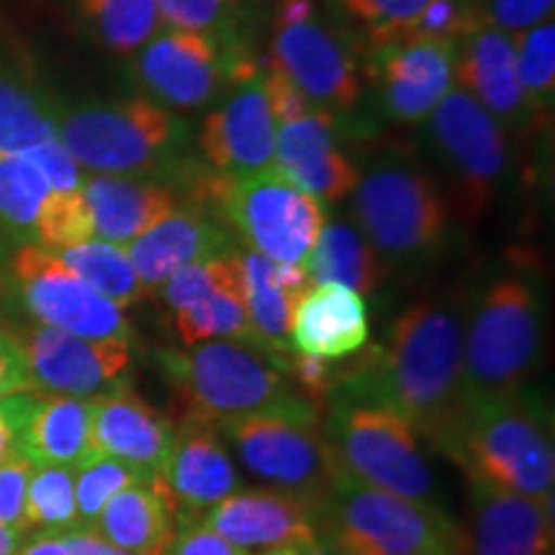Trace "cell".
I'll return each mask as SVG.
<instances>
[{
  "instance_id": "8",
  "label": "cell",
  "mask_w": 555,
  "mask_h": 555,
  "mask_svg": "<svg viewBox=\"0 0 555 555\" xmlns=\"http://www.w3.org/2000/svg\"><path fill=\"white\" fill-rule=\"evenodd\" d=\"M352 208L360 232L386 262H422L448 242V201L409 159H378L360 172Z\"/></svg>"
},
{
  "instance_id": "32",
  "label": "cell",
  "mask_w": 555,
  "mask_h": 555,
  "mask_svg": "<svg viewBox=\"0 0 555 555\" xmlns=\"http://www.w3.org/2000/svg\"><path fill=\"white\" fill-rule=\"evenodd\" d=\"M90 37L116 57L134 54L163 31L155 0H78Z\"/></svg>"
},
{
  "instance_id": "9",
  "label": "cell",
  "mask_w": 555,
  "mask_h": 555,
  "mask_svg": "<svg viewBox=\"0 0 555 555\" xmlns=\"http://www.w3.org/2000/svg\"><path fill=\"white\" fill-rule=\"evenodd\" d=\"M322 429L339 466L356 481L435 504V476L414 427L391 409L330 399Z\"/></svg>"
},
{
  "instance_id": "1",
  "label": "cell",
  "mask_w": 555,
  "mask_h": 555,
  "mask_svg": "<svg viewBox=\"0 0 555 555\" xmlns=\"http://www.w3.org/2000/svg\"><path fill=\"white\" fill-rule=\"evenodd\" d=\"M347 360L330 399L391 409L435 446L461 414L463 319L446 301L412 304L393 319L384 343Z\"/></svg>"
},
{
  "instance_id": "18",
  "label": "cell",
  "mask_w": 555,
  "mask_h": 555,
  "mask_svg": "<svg viewBox=\"0 0 555 555\" xmlns=\"http://www.w3.org/2000/svg\"><path fill=\"white\" fill-rule=\"evenodd\" d=\"M453 86L466 90L504 131L525 134L538 124L519 82L512 34L486 21H478L455 44Z\"/></svg>"
},
{
  "instance_id": "40",
  "label": "cell",
  "mask_w": 555,
  "mask_h": 555,
  "mask_svg": "<svg viewBox=\"0 0 555 555\" xmlns=\"http://www.w3.org/2000/svg\"><path fill=\"white\" fill-rule=\"evenodd\" d=\"M90 237H93V227H90L82 191H52L39 214L34 242L47 249H65Z\"/></svg>"
},
{
  "instance_id": "41",
  "label": "cell",
  "mask_w": 555,
  "mask_h": 555,
  "mask_svg": "<svg viewBox=\"0 0 555 555\" xmlns=\"http://www.w3.org/2000/svg\"><path fill=\"white\" fill-rule=\"evenodd\" d=\"M163 26L224 37L234 21V0H155Z\"/></svg>"
},
{
  "instance_id": "39",
  "label": "cell",
  "mask_w": 555,
  "mask_h": 555,
  "mask_svg": "<svg viewBox=\"0 0 555 555\" xmlns=\"http://www.w3.org/2000/svg\"><path fill=\"white\" fill-rule=\"evenodd\" d=\"M139 481L147 478L108 455H93L80 468H75V502H78L80 525L93 527L108 499Z\"/></svg>"
},
{
  "instance_id": "51",
  "label": "cell",
  "mask_w": 555,
  "mask_h": 555,
  "mask_svg": "<svg viewBox=\"0 0 555 555\" xmlns=\"http://www.w3.org/2000/svg\"><path fill=\"white\" fill-rule=\"evenodd\" d=\"M16 555H69L65 547V540H62V532H50L39 530L31 540H26L24 545L18 547Z\"/></svg>"
},
{
  "instance_id": "7",
  "label": "cell",
  "mask_w": 555,
  "mask_h": 555,
  "mask_svg": "<svg viewBox=\"0 0 555 555\" xmlns=\"http://www.w3.org/2000/svg\"><path fill=\"white\" fill-rule=\"evenodd\" d=\"M317 535L347 555H466V532L440 506L347 474L317 506Z\"/></svg>"
},
{
  "instance_id": "35",
  "label": "cell",
  "mask_w": 555,
  "mask_h": 555,
  "mask_svg": "<svg viewBox=\"0 0 555 555\" xmlns=\"http://www.w3.org/2000/svg\"><path fill=\"white\" fill-rule=\"evenodd\" d=\"M54 131V108L29 86L0 73V157L24 155Z\"/></svg>"
},
{
  "instance_id": "5",
  "label": "cell",
  "mask_w": 555,
  "mask_h": 555,
  "mask_svg": "<svg viewBox=\"0 0 555 555\" xmlns=\"http://www.w3.org/2000/svg\"><path fill=\"white\" fill-rule=\"evenodd\" d=\"M178 183L191 185L198 208L211 206L214 217L234 229L253 253L281 266H304L319 232L327 224V206L275 168L249 176L183 170Z\"/></svg>"
},
{
  "instance_id": "10",
  "label": "cell",
  "mask_w": 555,
  "mask_h": 555,
  "mask_svg": "<svg viewBox=\"0 0 555 555\" xmlns=\"http://www.w3.org/2000/svg\"><path fill=\"white\" fill-rule=\"evenodd\" d=\"M358 47L330 16L322 0H278L270 65L319 108L332 114L352 111L363 99Z\"/></svg>"
},
{
  "instance_id": "2",
  "label": "cell",
  "mask_w": 555,
  "mask_h": 555,
  "mask_svg": "<svg viewBox=\"0 0 555 555\" xmlns=\"http://www.w3.org/2000/svg\"><path fill=\"white\" fill-rule=\"evenodd\" d=\"M152 360L170 388L176 420H201L214 427L247 414L322 422V412L296 391L281 360L253 345L208 339L159 347Z\"/></svg>"
},
{
  "instance_id": "12",
  "label": "cell",
  "mask_w": 555,
  "mask_h": 555,
  "mask_svg": "<svg viewBox=\"0 0 555 555\" xmlns=\"http://www.w3.org/2000/svg\"><path fill=\"white\" fill-rule=\"evenodd\" d=\"M217 429L249 474L317 506L345 474L322 422L247 414L219 422Z\"/></svg>"
},
{
  "instance_id": "19",
  "label": "cell",
  "mask_w": 555,
  "mask_h": 555,
  "mask_svg": "<svg viewBox=\"0 0 555 555\" xmlns=\"http://www.w3.org/2000/svg\"><path fill=\"white\" fill-rule=\"evenodd\" d=\"M159 481L176 504V522L201 519L211 506L242 489L240 470L219 429L201 420L172 422V440Z\"/></svg>"
},
{
  "instance_id": "26",
  "label": "cell",
  "mask_w": 555,
  "mask_h": 555,
  "mask_svg": "<svg viewBox=\"0 0 555 555\" xmlns=\"http://www.w3.org/2000/svg\"><path fill=\"white\" fill-rule=\"evenodd\" d=\"M80 191L93 237L119 247L131 245L139 234H144L178 208L176 191L152 178L88 172L82 176Z\"/></svg>"
},
{
  "instance_id": "21",
  "label": "cell",
  "mask_w": 555,
  "mask_h": 555,
  "mask_svg": "<svg viewBox=\"0 0 555 555\" xmlns=\"http://www.w3.org/2000/svg\"><path fill=\"white\" fill-rule=\"evenodd\" d=\"M201 522L255 555L311 543L317 538V504L273 486L240 489L211 506Z\"/></svg>"
},
{
  "instance_id": "29",
  "label": "cell",
  "mask_w": 555,
  "mask_h": 555,
  "mask_svg": "<svg viewBox=\"0 0 555 555\" xmlns=\"http://www.w3.org/2000/svg\"><path fill=\"white\" fill-rule=\"evenodd\" d=\"M93 399L44 397L37 393L34 409L18 437V453L34 466L80 468L93 457Z\"/></svg>"
},
{
  "instance_id": "37",
  "label": "cell",
  "mask_w": 555,
  "mask_h": 555,
  "mask_svg": "<svg viewBox=\"0 0 555 555\" xmlns=\"http://www.w3.org/2000/svg\"><path fill=\"white\" fill-rule=\"evenodd\" d=\"M512 41L519 82L538 124H543L555 106V21L545 18L530 29L512 34Z\"/></svg>"
},
{
  "instance_id": "14",
  "label": "cell",
  "mask_w": 555,
  "mask_h": 555,
  "mask_svg": "<svg viewBox=\"0 0 555 555\" xmlns=\"http://www.w3.org/2000/svg\"><path fill=\"white\" fill-rule=\"evenodd\" d=\"M9 270L21 309L41 327L90 339H134L124 309L80 281L52 249L24 242Z\"/></svg>"
},
{
  "instance_id": "17",
  "label": "cell",
  "mask_w": 555,
  "mask_h": 555,
  "mask_svg": "<svg viewBox=\"0 0 555 555\" xmlns=\"http://www.w3.org/2000/svg\"><path fill=\"white\" fill-rule=\"evenodd\" d=\"M275 129L260 69L208 111L198 129V150L211 170L249 176L273 168Z\"/></svg>"
},
{
  "instance_id": "48",
  "label": "cell",
  "mask_w": 555,
  "mask_h": 555,
  "mask_svg": "<svg viewBox=\"0 0 555 555\" xmlns=\"http://www.w3.org/2000/svg\"><path fill=\"white\" fill-rule=\"evenodd\" d=\"M37 393L21 391L0 399V463L9 457L13 450H18V437L29 420Z\"/></svg>"
},
{
  "instance_id": "42",
  "label": "cell",
  "mask_w": 555,
  "mask_h": 555,
  "mask_svg": "<svg viewBox=\"0 0 555 555\" xmlns=\"http://www.w3.org/2000/svg\"><path fill=\"white\" fill-rule=\"evenodd\" d=\"M281 367L291 384H294L296 391L301 393L309 404H314L319 412H324L337 376V367L332 365V360L304 356V352L291 350L288 356L281 360Z\"/></svg>"
},
{
  "instance_id": "27",
  "label": "cell",
  "mask_w": 555,
  "mask_h": 555,
  "mask_svg": "<svg viewBox=\"0 0 555 555\" xmlns=\"http://www.w3.org/2000/svg\"><path fill=\"white\" fill-rule=\"evenodd\" d=\"M245 275L247 319L253 330V347L283 360L291 352L288 332L296 301L307 291L309 275L304 266H281L253 249H240Z\"/></svg>"
},
{
  "instance_id": "16",
  "label": "cell",
  "mask_w": 555,
  "mask_h": 555,
  "mask_svg": "<svg viewBox=\"0 0 555 555\" xmlns=\"http://www.w3.org/2000/svg\"><path fill=\"white\" fill-rule=\"evenodd\" d=\"M455 44L433 39H397L367 54L384 114L401 127H422L453 88Z\"/></svg>"
},
{
  "instance_id": "53",
  "label": "cell",
  "mask_w": 555,
  "mask_h": 555,
  "mask_svg": "<svg viewBox=\"0 0 555 555\" xmlns=\"http://www.w3.org/2000/svg\"><path fill=\"white\" fill-rule=\"evenodd\" d=\"M298 555H347L345 551H339L337 545H332L330 540H324L322 535H317L311 543L298 547Z\"/></svg>"
},
{
  "instance_id": "4",
  "label": "cell",
  "mask_w": 555,
  "mask_h": 555,
  "mask_svg": "<svg viewBox=\"0 0 555 555\" xmlns=\"http://www.w3.org/2000/svg\"><path fill=\"white\" fill-rule=\"evenodd\" d=\"M54 131L80 170L159 183L178 176L191 142L185 119L147 95L54 108Z\"/></svg>"
},
{
  "instance_id": "36",
  "label": "cell",
  "mask_w": 555,
  "mask_h": 555,
  "mask_svg": "<svg viewBox=\"0 0 555 555\" xmlns=\"http://www.w3.org/2000/svg\"><path fill=\"white\" fill-rule=\"evenodd\" d=\"M44 172L26 155L0 157V227L13 237L34 242L39 214L50 198Z\"/></svg>"
},
{
  "instance_id": "52",
  "label": "cell",
  "mask_w": 555,
  "mask_h": 555,
  "mask_svg": "<svg viewBox=\"0 0 555 555\" xmlns=\"http://www.w3.org/2000/svg\"><path fill=\"white\" fill-rule=\"evenodd\" d=\"M26 532L16 530V527L0 522V555H16L18 547L24 545Z\"/></svg>"
},
{
  "instance_id": "44",
  "label": "cell",
  "mask_w": 555,
  "mask_h": 555,
  "mask_svg": "<svg viewBox=\"0 0 555 555\" xmlns=\"http://www.w3.org/2000/svg\"><path fill=\"white\" fill-rule=\"evenodd\" d=\"M476 3L486 24L506 34H517L553 18L555 0H476Z\"/></svg>"
},
{
  "instance_id": "15",
  "label": "cell",
  "mask_w": 555,
  "mask_h": 555,
  "mask_svg": "<svg viewBox=\"0 0 555 555\" xmlns=\"http://www.w3.org/2000/svg\"><path fill=\"white\" fill-rule=\"evenodd\" d=\"M16 335L29 391L44 397L99 399L129 384V339H90L52 327H24Z\"/></svg>"
},
{
  "instance_id": "25",
  "label": "cell",
  "mask_w": 555,
  "mask_h": 555,
  "mask_svg": "<svg viewBox=\"0 0 555 555\" xmlns=\"http://www.w3.org/2000/svg\"><path fill=\"white\" fill-rule=\"evenodd\" d=\"M371 335L365 296L345 286H309L291 314L288 345L294 352L343 363L360 352Z\"/></svg>"
},
{
  "instance_id": "49",
  "label": "cell",
  "mask_w": 555,
  "mask_h": 555,
  "mask_svg": "<svg viewBox=\"0 0 555 555\" xmlns=\"http://www.w3.org/2000/svg\"><path fill=\"white\" fill-rule=\"evenodd\" d=\"M21 391H29L24 356H21L16 335L0 322V399Z\"/></svg>"
},
{
  "instance_id": "22",
  "label": "cell",
  "mask_w": 555,
  "mask_h": 555,
  "mask_svg": "<svg viewBox=\"0 0 555 555\" xmlns=\"http://www.w3.org/2000/svg\"><path fill=\"white\" fill-rule=\"evenodd\" d=\"M551 504L470 478L466 555H555Z\"/></svg>"
},
{
  "instance_id": "34",
  "label": "cell",
  "mask_w": 555,
  "mask_h": 555,
  "mask_svg": "<svg viewBox=\"0 0 555 555\" xmlns=\"http://www.w3.org/2000/svg\"><path fill=\"white\" fill-rule=\"evenodd\" d=\"M429 0H322L330 16L371 54L388 41L404 39Z\"/></svg>"
},
{
  "instance_id": "31",
  "label": "cell",
  "mask_w": 555,
  "mask_h": 555,
  "mask_svg": "<svg viewBox=\"0 0 555 555\" xmlns=\"http://www.w3.org/2000/svg\"><path fill=\"white\" fill-rule=\"evenodd\" d=\"M311 286H345L358 294H376L388 278V262L371 240L350 221H327L304 260Z\"/></svg>"
},
{
  "instance_id": "6",
  "label": "cell",
  "mask_w": 555,
  "mask_h": 555,
  "mask_svg": "<svg viewBox=\"0 0 555 555\" xmlns=\"http://www.w3.org/2000/svg\"><path fill=\"white\" fill-rule=\"evenodd\" d=\"M545 307L522 275H502L483 288L463 327V404L525 391L543 360Z\"/></svg>"
},
{
  "instance_id": "45",
  "label": "cell",
  "mask_w": 555,
  "mask_h": 555,
  "mask_svg": "<svg viewBox=\"0 0 555 555\" xmlns=\"http://www.w3.org/2000/svg\"><path fill=\"white\" fill-rule=\"evenodd\" d=\"M24 155L44 172L52 191H75L82 185V176H86V172H82L80 165L69 157V152L62 147L57 137L47 139V142L37 144V147L24 152Z\"/></svg>"
},
{
  "instance_id": "11",
  "label": "cell",
  "mask_w": 555,
  "mask_h": 555,
  "mask_svg": "<svg viewBox=\"0 0 555 555\" xmlns=\"http://www.w3.org/2000/svg\"><path fill=\"white\" fill-rule=\"evenodd\" d=\"M427 147L448 178V208L461 221H478L494 204L509 168L506 131L466 90L450 88L422 124Z\"/></svg>"
},
{
  "instance_id": "50",
  "label": "cell",
  "mask_w": 555,
  "mask_h": 555,
  "mask_svg": "<svg viewBox=\"0 0 555 555\" xmlns=\"http://www.w3.org/2000/svg\"><path fill=\"white\" fill-rule=\"evenodd\" d=\"M62 540H65L69 555H131L127 551H121V547L111 545L95 527L88 525H78L73 527V530H65L62 532Z\"/></svg>"
},
{
  "instance_id": "33",
  "label": "cell",
  "mask_w": 555,
  "mask_h": 555,
  "mask_svg": "<svg viewBox=\"0 0 555 555\" xmlns=\"http://www.w3.org/2000/svg\"><path fill=\"white\" fill-rule=\"evenodd\" d=\"M65 266L73 270L80 281L99 291L119 309H129L142 304L150 294L139 281L134 266H131L127 247L111 245V242L90 237L80 245L52 249Z\"/></svg>"
},
{
  "instance_id": "24",
  "label": "cell",
  "mask_w": 555,
  "mask_h": 555,
  "mask_svg": "<svg viewBox=\"0 0 555 555\" xmlns=\"http://www.w3.org/2000/svg\"><path fill=\"white\" fill-rule=\"evenodd\" d=\"M93 453L139 470L147 481L163 476L172 440V422L157 414L131 386L93 399Z\"/></svg>"
},
{
  "instance_id": "47",
  "label": "cell",
  "mask_w": 555,
  "mask_h": 555,
  "mask_svg": "<svg viewBox=\"0 0 555 555\" xmlns=\"http://www.w3.org/2000/svg\"><path fill=\"white\" fill-rule=\"evenodd\" d=\"M165 555H253L206 527L201 519L176 522V535Z\"/></svg>"
},
{
  "instance_id": "13",
  "label": "cell",
  "mask_w": 555,
  "mask_h": 555,
  "mask_svg": "<svg viewBox=\"0 0 555 555\" xmlns=\"http://www.w3.org/2000/svg\"><path fill=\"white\" fill-rule=\"evenodd\" d=\"M229 41L204 31H159L134 54L131 82L170 111L206 108L229 80L237 82L258 67Z\"/></svg>"
},
{
  "instance_id": "30",
  "label": "cell",
  "mask_w": 555,
  "mask_h": 555,
  "mask_svg": "<svg viewBox=\"0 0 555 555\" xmlns=\"http://www.w3.org/2000/svg\"><path fill=\"white\" fill-rule=\"evenodd\" d=\"M170 327L183 347L208 343V339H232V343L253 345L240 247L227 255L217 283L204 296L196 298L191 307L172 311Z\"/></svg>"
},
{
  "instance_id": "3",
  "label": "cell",
  "mask_w": 555,
  "mask_h": 555,
  "mask_svg": "<svg viewBox=\"0 0 555 555\" xmlns=\"http://www.w3.org/2000/svg\"><path fill=\"white\" fill-rule=\"evenodd\" d=\"M437 448L474 481L532 499L553 496L551 420L532 393L466 401Z\"/></svg>"
},
{
  "instance_id": "20",
  "label": "cell",
  "mask_w": 555,
  "mask_h": 555,
  "mask_svg": "<svg viewBox=\"0 0 555 555\" xmlns=\"http://www.w3.org/2000/svg\"><path fill=\"white\" fill-rule=\"evenodd\" d=\"M273 168L324 206L352 196L360 180V168L339 147L337 114L319 106L275 129Z\"/></svg>"
},
{
  "instance_id": "38",
  "label": "cell",
  "mask_w": 555,
  "mask_h": 555,
  "mask_svg": "<svg viewBox=\"0 0 555 555\" xmlns=\"http://www.w3.org/2000/svg\"><path fill=\"white\" fill-rule=\"evenodd\" d=\"M78 525L75 468L34 466L29 489H26V530L65 532Z\"/></svg>"
},
{
  "instance_id": "23",
  "label": "cell",
  "mask_w": 555,
  "mask_h": 555,
  "mask_svg": "<svg viewBox=\"0 0 555 555\" xmlns=\"http://www.w3.org/2000/svg\"><path fill=\"white\" fill-rule=\"evenodd\" d=\"M237 249L234 234L206 208H176L127 245L129 260L147 294H157L176 270Z\"/></svg>"
},
{
  "instance_id": "46",
  "label": "cell",
  "mask_w": 555,
  "mask_h": 555,
  "mask_svg": "<svg viewBox=\"0 0 555 555\" xmlns=\"http://www.w3.org/2000/svg\"><path fill=\"white\" fill-rule=\"evenodd\" d=\"M262 86H266L270 114H273L278 127L301 119V116H307L317 108L314 103L304 95V90L298 88L296 82H291L286 75L273 65L262 67Z\"/></svg>"
},
{
  "instance_id": "43",
  "label": "cell",
  "mask_w": 555,
  "mask_h": 555,
  "mask_svg": "<svg viewBox=\"0 0 555 555\" xmlns=\"http://www.w3.org/2000/svg\"><path fill=\"white\" fill-rule=\"evenodd\" d=\"M34 474V463L18 450L0 463V522L26 532V489Z\"/></svg>"
},
{
  "instance_id": "54",
  "label": "cell",
  "mask_w": 555,
  "mask_h": 555,
  "mask_svg": "<svg viewBox=\"0 0 555 555\" xmlns=\"http://www.w3.org/2000/svg\"><path fill=\"white\" fill-rule=\"evenodd\" d=\"M258 555H298V547H275V551H266Z\"/></svg>"
},
{
  "instance_id": "28",
  "label": "cell",
  "mask_w": 555,
  "mask_h": 555,
  "mask_svg": "<svg viewBox=\"0 0 555 555\" xmlns=\"http://www.w3.org/2000/svg\"><path fill=\"white\" fill-rule=\"evenodd\" d=\"M93 527L131 555H165L176 535V504L159 478L139 481L111 496Z\"/></svg>"
}]
</instances>
